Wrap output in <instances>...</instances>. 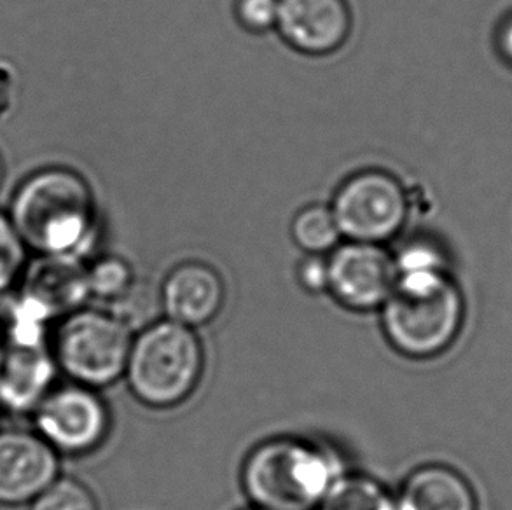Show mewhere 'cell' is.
<instances>
[{
  "instance_id": "3957f363",
  "label": "cell",
  "mask_w": 512,
  "mask_h": 510,
  "mask_svg": "<svg viewBox=\"0 0 512 510\" xmlns=\"http://www.w3.org/2000/svg\"><path fill=\"white\" fill-rule=\"evenodd\" d=\"M11 222L35 252L81 259L93 233L90 189L67 170L37 173L16 194Z\"/></svg>"
},
{
  "instance_id": "52a82bcc",
  "label": "cell",
  "mask_w": 512,
  "mask_h": 510,
  "mask_svg": "<svg viewBox=\"0 0 512 510\" xmlns=\"http://www.w3.org/2000/svg\"><path fill=\"white\" fill-rule=\"evenodd\" d=\"M334 217L341 236L350 242L381 243L392 240L408 219V196L401 182L380 170L357 173L336 193Z\"/></svg>"
},
{
  "instance_id": "4fadbf2b",
  "label": "cell",
  "mask_w": 512,
  "mask_h": 510,
  "mask_svg": "<svg viewBox=\"0 0 512 510\" xmlns=\"http://www.w3.org/2000/svg\"><path fill=\"white\" fill-rule=\"evenodd\" d=\"M224 301L226 287L221 275L205 262L189 261L173 268L160 290L165 318L194 331L214 322Z\"/></svg>"
},
{
  "instance_id": "cb8c5ba5",
  "label": "cell",
  "mask_w": 512,
  "mask_h": 510,
  "mask_svg": "<svg viewBox=\"0 0 512 510\" xmlns=\"http://www.w3.org/2000/svg\"><path fill=\"white\" fill-rule=\"evenodd\" d=\"M0 180H2V161H0Z\"/></svg>"
},
{
  "instance_id": "e0dca14e",
  "label": "cell",
  "mask_w": 512,
  "mask_h": 510,
  "mask_svg": "<svg viewBox=\"0 0 512 510\" xmlns=\"http://www.w3.org/2000/svg\"><path fill=\"white\" fill-rule=\"evenodd\" d=\"M132 269L121 259L109 257L88 269L90 297L102 303L116 304L132 290Z\"/></svg>"
},
{
  "instance_id": "7402d4cb",
  "label": "cell",
  "mask_w": 512,
  "mask_h": 510,
  "mask_svg": "<svg viewBox=\"0 0 512 510\" xmlns=\"http://www.w3.org/2000/svg\"><path fill=\"white\" fill-rule=\"evenodd\" d=\"M298 283L310 294L327 292V259L324 255H308L298 266Z\"/></svg>"
},
{
  "instance_id": "8fae6325",
  "label": "cell",
  "mask_w": 512,
  "mask_h": 510,
  "mask_svg": "<svg viewBox=\"0 0 512 510\" xmlns=\"http://www.w3.org/2000/svg\"><path fill=\"white\" fill-rule=\"evenodd\" d=\"M60 476V455L35 430H0V505H30Z\"/></svg>"
},
{
  "instance_id": "d6986e66",
  "label": "cell",
  "mask_w": 512,
  "mask_h": 510,
  "mask_svg": "<svg viewBox=\"0 0 512 510\" xmlns=\"http://www.w3.org/2000/svg\"><path fill=\"white\" fill-rule=\"evenodd\" d=\"M27 266V245L13 222L0 215V296L20 280Z\"/></svg>"
},
{
  "instance_id": "ffe728a7",
  "label": "cell",
  "mask_w": 512,
  "mask_h": 510,
  "mask_svg": "<svg viewBox=\"0 0 512 510\" xmlns=\"http://www.w3.org/2000/svg\"><path fill=\"white\" fill-rule=\"evenodd\" d=\"M280 0H236V18L252 34L277 28Z\"/></svg>"
},
{
  "instance_id": "ba28073f",
  "label": "cell",
  "mask_w": 512,
  "mask_h": 510,
  "mask_svg": "<svg viewBox=\"0 0 512 510\" xmlns=\"http://www.w3.org/2000/svg\"><path fill=\"white\" fill-rule=\"evenodd\" d=\"M32 413L35 432L60 456L88 455L111 430V413L98 390L72 381L53 386Z\"/></svg>"
},
{
  "instance_id": "2e32d148",
  "label": "cell",
  "mask_w": 512,
  "mask_h": 510,
  "mask_svg": "<svg viewBox=\"0 0 512 510\" xmlns=\"http://www.w3.org/2000/svg\"><path fill=\"white\" fill-rule=\"evenodd\" d=\"M292 240L308 255L331 254L340 243L341 231L331 208L306 207L294 217Z\"/></svg>"
},
{
  "instance_id": "9a60e30c",
  "label": "cell",
  "mask_w": 512,
  "mask_h": 510,
  "mask_svg": "<svg viewBox=\"0 0 512 510\" xmlns=\"http://www.w3.org/2000/svg\"><path fill=\"white\" fill-rule=\"evenodd\" d=\"M319 510H397V504L394 495L373 477L341 474Z\"/></svg>"
},
{
  "instance_id": "8992f818",
  "label": "cell",
  "mask_w": 512,
  "mask_h": 510,
  "mask_svg": "<svg viewBox=\"0 0 512 510\" xmlns=\"http://www.w3.org/2000/svg\"><path fill=\"white\" fill-rule=\"evenodd\" d=\"M58 373L46 324L14 299L0 296V407L32 413Z\"/></svg>"
},
{
  "instance_id": "6da1fadb",
  "label": "cell",
  "mask_w": 512,
  "mask_h": 510,
  "mask_svg": "<svg viewBox=\"0 0 512 510\" xmlns=\"http://www.w3.org/2000/svg\"><path fill=\"white\" fill-rule=\"evenodd\" d=\"M380 310L388 345L406 359L443 355L464 327V296L446 271L397 275Z\"/></svg>"
},
{
  "instance_id": "d4e9b609",
  "label": "cell",
  "mask_w": 512,
  "mask_h": 510,
  "mask_svg": "<svg viewBox=\"0 0 512 510\" xmlns=\"http://www.w3.org/2000/svg\"><path fill=\"white\" fill-rule=\"evenodd\" d=\"M249 510H263V509H257V507H254V509H249Z\"/></svg>"
},
{
  "instance_id": "30bf717a",
  "label": "cell",
  "mask_w": 512,
  "mask_h": 510,
  "mask_svg": "<svg viewBox=\"0 0 512 510\" xmlns=\"http://www.w3.org/2000/svg\"><path fill=\"white\" fill-rule=\"evenodd\" d=\"M16 297L42 324L62 320L90 299L88 269L77 257L39 255L23 269Z\"/></svg>"
},
{
  "instance_id": "ac0fdd59",
  "label": "cell",
  "mask_w": 512,
  "mask_h": 510,
  "mask_svg": "<svg viewBox=\"0 0 512 510\" xmlns=\"http://www.w3.org/2000/svg\"><path fill=\"white\" fill-rule=\"evenodd\" d=\"M30 510H98V504L86 484L60 476L35 498Z\"/></svg>"
},
{
  "instance_id": "7a4b0ae2",
  "label": "cell",
  "mask_w": 512,
  "mask_h": 510,
  "mask_svg": "<svg viewBox=\"0 0 512 510\" xmlns=\"http://www.w3.org/2000/svg\"><path fill=\"white\" fill-rule=\"evenodd\" d=\"M343 474L327 449L292 437L264 441L242 467V490L257 509L319 510L327 491Z\"/></svg>"
},
{
  "instance_id": "277c9868",
  "label": "cell",
  "mask_w": 512,
  "mask_h": 510,
  "mask_svg": "<svg viewBox=\"0 0 512 510\" xmlns=\"http://www.w3.org/2000/svg\"><path fill=\"white\" fill-rule=\"evenodd\" d=\"M203 371L205 350L196 331L163 318L133 336L125 378L144 406L172 409L193 395Z\"/></svg>"
},
{
  "instance_id": "9c48e42d",
  "label": "cell",
  "mask_w": 512,
  "mask_h": 510,
  "mask_svg": "<svg viewBox=\"0 0 512 510\" xmlns=\"http://www.w3.org/2000/svg\"><path fill=\"white\" fill-rule=\"evenodd\" d=\"M395 282L394 257L381 245L348 242L327 257V292L346 310H380Z\"/></svg>"
},
{
  "instance_id": "7c38bea8",
  "label": "cell",
  "mask_w": 512,
  "mask_h": 510,
  "mask_svg": "<svg viewBox=\"0 0 512 510\" xmlns=\"http://www.w3.org/2000/svg\"><path fill=\"white\" fill-rule=\"evenodd\" d=\"M277 30L303 55H331L348 39L352 14L345 0H280Z\"/></svg>"
},
{
  "instance_id": "5bb4252c",
  "label": "cell",
  "mask_w": 512,
  "mask_h": 510,
  "mask_svg": "<svg viewBox=\"0 0 512 510\" xmlns=\"http://www.w3.org/2000/svg\"><path fill=\"white\" fill-rule=\"evenodd\" d=\"M395 504L397 510H479L472 484L458 470L441 463L413 470Z\"/></svg>"
},
{
  "instance_id": "5b68a950",
  "label": "cell",
  "mask_w": 512,
  "mask_h": 510,
  "mask_svg": "<svg viewBox=\"0 0 512 510\" xmlns=\"http://www.w3.org/2000/svg\"><path fill=\"white\" fill-rule=\"evenodd\" d=\"M133 331L112 311L81 308L60 320L51 350L72 383L100 390L125 376Z\"/></svg>"
},
{
  "instance_id": "44dd1931",
  "label": "cell",
  "mask_w": 512,
  "mask_h": 510,
  "mask_svg": "<svg viewBox=\"0 0 512 510\" xmlns=\"http://www.w3.org/2000/svg\"><path fill=\"white\" fill-rule=\"evenodd\" d=\"M397 275L404 273H427V271H446L441 254L425 243H413L394 259Z\"/></svg>"
},
{
  "instance_id": "603a6c76",
  "label": "cell",
  "mask_w": 512,
  "mask_h": 510,
  "mask_svg": "<svg viewBox=\"0 0 512 510\" xmlns=\"http://www.w3.org/2000/svg\"><path fill=\"white\" fill-rule=\"evenodd\" d=\"M500 44H502V51H504V55L509 58V62H512V20L507 23L504 30H502V39H500Z\"/></svg>"
}]
</instances>
